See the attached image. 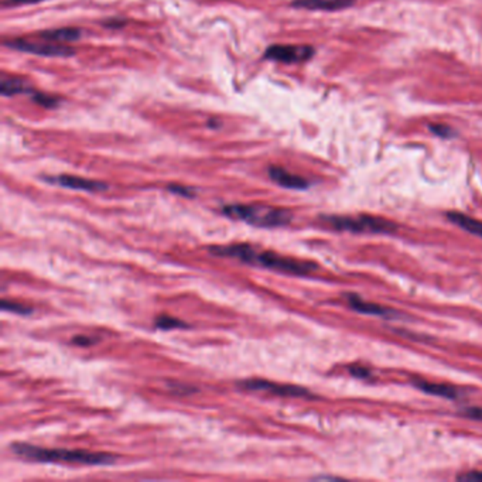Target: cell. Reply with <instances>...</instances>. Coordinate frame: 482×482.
Segmentation results:
<instances>
[{"label": "cell", "mask_w": 482, "mask_h": 482, "mask_svg": "<svg viewBox=\"0 0 482 482\" xmlns=\"http://www.w3.org/2000/svg\"><path fill=\"white\" fill-rule=\"evenodd\" d=\"M447 216L451 219V222H454L460 228L468 230L472 235L482 237V221H478L475 218H471V216L460 214V212H450Z\"/></svg>", "instance_id": "15"}, {"label": "cell", "mask_w": 482, "mask_h": 482, "mask_svg": "<svg viewBox=\"0 0 482 482\" xmlns=\"http://www.w3.org/2000/svg\"><path fill=\"white\" fill-rule=\"evenodd\" d=\"M430 129L433 133H436L440 137H453L455 135L453 129H450L448 126H444V125H430Z\"/></svg>", "instance_id": "21"}, {"label": "cell", "mask_w": 482, "mask_h": 482, "mask_svg": "<svg viewBox=\"0 0 482 482\" xmlns=\"http://www.w3.org/2000/svg\"><path fill=\"white\" fill-rule=\"evenodd\" d=\"M43 40L47 41H58V43H69V41H76L81 37V32L78 29L72 27H64V29H53V30H46L40 36Z\"/></svg>", "instance_id": "12"}, {"label": "cell", "mask_w": 482, "mask_h": 482, "mask_svg": "<svg viewBox=\"0 0 482 482\" xmlns=\"http://www.w3.org/2000/svg\"><path fill=\"white\" fill-rule=\"evenodd\" d=\"M208 251L212 255L219 256V258H232L248 265L263 266L266 269L277 270L282 273L297 275V276H305L317 269L314 263L303 262V261H297L291 258H284L275 252L258 251L256 248L248 244L229 245V247H211Z\"/></svg>", "instance_id": "1"}, {"label": "cell", "mask_w": 482, "mask_h": 482, "mask_svg": "<svg viewBox=\"0 0 482 482\" xmlns=\"http://www.w3.org/2000/svg\"><path fill=\"white\" fill-rule=\"evenodd\" d=\"M4 44L12 50H18L22 53H30V54H36V55H44V57H69L75 53L71 47L46 44V43H32V41L22 40V39L8 40Z\"/></svg>", "instance_id": "6"}, {"label": "cell", "mask_w": 482, "mask_h": 482, "mask_svg": "<svg viewBox=\"0 0 482 482\" xmlns=\"http://www.w3.org/2000/svg\"><path fill=\"white\" fill-rule=\"evenodd\" d=\"M268 174L269 177L279 186L284 187V188H290V190H305L310 184L307 180H304L300 176L291 174L287 170L277 167V166H270L268 169Z\"/></svg>", "instance_id": "10"}, {"label": "cell", "mask_w": 482, "mask_h": 482, "mask_svg": "<svg viewBox=\"0 0 482 482\" xmlns=\"http://www.w3.org/2000/svg\"><path fill=\"white\" fill-rule=\"evenodd\" d=\"M416 386L419 389H422L423 392L429 393V394H434V396H440V397H447V399H455L460 396V392L450 386V385H443V383H432L427 380H420L416 382Z\"/></svg>", "instance_id": "13"}, {"label": "cell", "mask_w": 482, "mask_h": 482, "mask_svg": "<svg viewBox=\"0 0 482 482\" xmlns=\"http://www.w3.org/2000/svg\"><path fill=\"white\" fill-rule=\"evenodd\" d=\"M0 92H2L4 97H13L19 94H33L34 91L23 79L6 78L2 81V85H0Z\"/></svg>", "instance_id": "14"}, {"label": "cell", "mask_w": 482, "mask_h": 482, "mask_svg": "<svg viewBox=\"0 0 482 482\" xmlns=\"http://www.w3.org/2000/svg\"><path fill=\"white\" fill-rule=\"evenodd\" d=\"M462 416L474 420H482V408H467L462 411Z\"/></svg>", "instance_id": "22"}, {"label": "cell", "mask_w": 482, "mask_h": 482, "mask_svg": "<svg viewBox=\"0 0 482 482\" xmlns=\"http://www.w3.org/2000/svg\"><path fill=\"white\" fill-rule=\"evenodd\" d=\"M348 298V304L362 312V314H369V315H378V317H394L396 311L393 310H389V308H385L379 304H375V303H371V301H364L361 300L358 296H347Z\"/></svg>", "instance_id": "11"}, {"label": "cell", "mask_w": 482, "mask_h": 482, "mask_svg": "<svg viewBox=\"0 0 482 482\" xmlns=\"http://www.w3.org/2000/svg\"><path fill=\"white\" fill-rule=\"evenodd\" d=\"M458 479H464V481H482V472H469V474L458 476Z\"/></svg>", "instance_id": "24"}, {"label": "cell", "mask_w": 482, "mask_h": 482, "mask_svg": "<svg viewBox=\"0 0 482 482\" xmlns=\"http://www.w3.org/2000/svg\"><path fill=\"white\" fill-rule=\"evenodd\" d=\"M2 310L5 311H12L15 314H20V315H29L33 312L32 307H27L25 304L16 303V301H9V300H4L2 301Z\"/></svg>", "instance_id": "17"}, {"label": "cell", "mask_w": 482, "mask_h": 482, "mask_svg": "<svg viewBox=\"0 0 482 482\" xmlns=\"http://www.w3.org/2000/svg\"><path fill=\"white\" fill-rule=\"evenodd\" d=\"M44 180L50 184H57L65 188L71 190H78V191H87V193H101L108 190V186L101 181L95 180H88L84 177H76V176H68V174H61V176H47Z\"/></svg>", "instance_id": "8"}, {"label": "cell", "mask_w": 482, "mask_h": 482, "mask_svg": "<svg viewBox=\"0 0 482 482\" xmlns=\"http://www.w3.org/2000/svg\"><path fill=\"white\" fill-rule=\"evenodd\" d=\"M237 386L240 389L245 390H255V392H268L276 396H283V397H310L311 393L310 390L301 387V386H294V385H282V383H275L266 379H247L239 382Z\"/></svg>", "instance_id": "5"}, {"label": "cell", "mask_w": 482, "mask_h": 482, "mask_svg": "<svg viewBox=\"0 0 482 482\" xmlns=\"http://www.w3.org/2000/svg\"><path fill=\"white\" fill-rule=\"evenodd\" d=\"M327 223L334 226L340 230H351V232H392L396 229V225L392 221H386L382 218H372V216H359V218H350V216H326Z\"/></svg>", "instance_id": "4"}, {"label": "cell", "mask_w": 482, "mask_h": 482, "mask_svg": "<svg viewBox=\"0 0 482 482\" xmlns=\"http://www.w3.org/2000/svg\"><path fill=\"white\" fill-rule=\"evenodd\" d=\"M222 214L237 221H244L259 228H276L290 223L293 215L287 209L265 207V205H244L232 204L222 207Z\"/></svg>", "instance_id": "3"}, {"label": "cell", "mask_w": 482, "mask_h": 482, "mask_svg": "<svg viewBox=\"0 0 482 482\" xmlns=\"http://www.w3.org/2000/svg\"><path fill=\"white\" fill-rule=\"evenodd\" d=\"M5 6H20V5H33V4H40L44 0H2Z\"/></svg>", "instance_id": "23"}, {"label": "cell", "mask_w": 482, "mask_h": 482, "mask_svg": "<svg viewBox=\"0 0 482 482\" xmlns=\"http://www.w3.org/2000/svg\"><path fill=\"white\" fill-rule=\"evenodd\" d=\"M32 95H33V101L44 108H55L58 105V99L51 95H46L40 92H33Z\"/></svg>", "instance_id": "18"}, {"label": "cell", "mask_w": 482, "mask_h": 482, "mask_svg": "<svg viewBox=\"0 0 482 482\" xmlns=\"http://www.w3.org/2000/svg\"><path fill=\"white\" fill-rule=\"evenodd\" d=\"M314 55V48L310 46H270L265 51V58L279 61V62H286V64H293V62H303L310 60Z\"/></svg>", "instance_id": "7"}, {"label": "cell", "mask_w": 482, "mask_h": 482, "mask_svg": "<svg viewBox=\"0 0 482 482\" xmlns=\"http://www.w3.org/2000/svg\"><path fill=\"white\" fill-rule=\"evenodd\" d=\"M351 373H352L354 376H357V378H368V376L371 375V372H369L368 369H365V368H359V366H357V368H352V369H351Z\"/></svg>", "instance_id": "25"}, {"label": "cell", "mask_w": 482, "mask_h": 482, "mask_svg": "<svg viewBox=\"0 0 482 482\" xmlns=\"http://www.w3.org/2000/svg\"><path fill=\"white\" fill-rule=\"evenodd\" d=\"M355 0H294L291 4L293 8L307 9V11H324L336 12L351 8Z\"/></svg>", "instance_id": "9"}, {"label": "cell", "mask_w": 482, "mask_h": 482, "mask_svg": "<svg viewBox=\"0 0 482 482\" xmlns=\"http://www.w3.org/2000/svg\"><path fill=\"white\" fill-rule=\"evenodd\" d=\"M169 191H172L173 194L181 195V197H187V198H193L194 197V190L190 187H184V186H169L167 187Z\"/></svg>", "instance_id": "19"}, {"label": "cell", "mask_w": 482, "mask_h": 482, "mask_svg": "<svg viewBox=\"0 0 482 482\" xmlns=\"http://www.w3.org/2000/svg\"><path fill=\"white\" fill-rule=\"evenodd\" d=\"M71 343L78 345V347H90V345L98 343V338H94L90 336H75Z\"/></svg>", "instance_id": "20"}, {"label": "cell", "mask_w": 482, "mask_h": 482, "mask_svg": "<svg viewBox=\"0 0 482 482\" xmlns=\"http://www.w3.org/2000/svg\"><path fill=\"white\" fill-rule=\"evenodd\" d=\"M154 324L160 330H176V329H187L188 327L184 321L174 318L172 315H158L154 321Z\"/></svg>", "instance_id": "16"}, {"label": "cell", "mask_w": 482, "mask_h": 482, "mask_svg": "<svg viewBox=\"0 0 482 482\" xmlns=\"http://www.w3.org/2000/svg\"><path fill=\"white\" fill-rule=\"evenodd\" d=\"M11 450L30 461L36 462H64V464H83V465H112L116 457L106 453H90L85 450H62V448H44L27 443H13Z\"/></svg>", "instance_id": "2"}]
</instances>
